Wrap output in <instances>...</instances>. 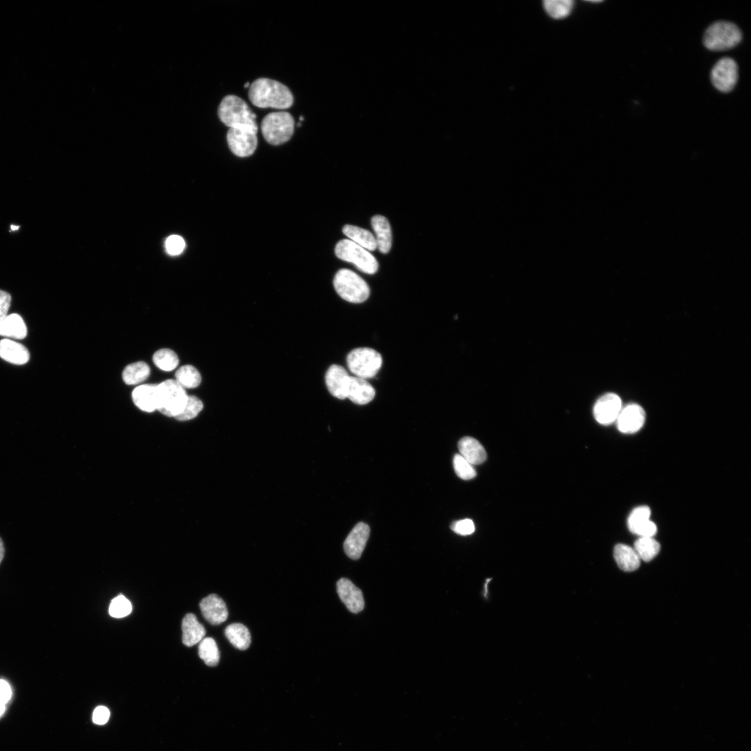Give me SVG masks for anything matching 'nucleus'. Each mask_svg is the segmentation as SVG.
Returning <instances> with one entry per match:
<instances>
[{
  "instance_id": "f257e3e1",
  "label": "nucleus",
  "mask_w": 751,
  "mask_h": 751,
  "mask_svg": "<svg viewBox=\"0 0 751 751\" xmlns=\"http://www.w3.org/2000/svg\"><path fill=\"white\" fill-rule=\"evenodd\" d=\"M248 97L259 108L286 109L291 106L293 97L284 84L267 78H259L250 85Z\"/></svg>"
},
{
  "instance_id": "f03ea898",
  "label": "nucleus",
  "mask_w": 751,
  "mask_h": 751,
  "mask_svg": "<svg viewBox=\"0 0 751 751\" xmlns=\"http://www.w3.org/2000/svg\"><path fill=\"white\" fill-rule=\"evenodd\" d=\"M218 115L227 127H246L257 131V124L247 103L236 95H227L221 101Z\"/></svg>"
},
{
  "instance_id": "7ed1b4c3",
  "label": "nucleus",
  "mask_w": 751,
  "mask_h": 751,
  "mask_svg": "<svg viewBox=\"0 0 751 751\" xmlns=\"http://www.w3.org/2000/svg\"><path fill=\"white\" fill-rule=\"evenodd\" d=\"M333 284L338 295L349 302H363L370 294L367 283L356 273L349 269L339 270L334 277Z\"/></svg>"
},
{
  "instance_id": "20e7f679",
  "label": "nucleus",
  "mask_w": 751,
  "mask_h": 751,
  "mask_svg": "<svg viewBox=\"0 0 751 751\" xmlns=\"http://www.w3.org/2000/svg\"><path fill=\"white\" fill-rule=\"evenodd\" d=\"M742 39V33L734 23L725 21L716 22L706 30L703 42L712 51H725L736 47Z\"/></svg>"
},
{
  "instance_id": "39448f33",
  "label": "nucleus",
  "mask_w": 751,
  "mask_h": 751,
  "mask_svg": "<svg viewBox=\"0 0 751 751\" xmlns=\"http://www.w3.org/2000/svg\"><path fill=\"white\" fill-rule=\"evenodd\" d=\"M294 120L288 112H273L266 115L261 122V131L265 140L277 145L286 143L294 131Z\"/></svg>"
},
{
  "instance_id": "423d86ee",
  "label": "nucleus",
  "mask_w": 751,
  "mask_h": 751,
  "mask_svg": "<svg viewBox=\"0 0 751 751\" xmlns=\"http://www.w3.org/2000/svg\"><path fill=\"white\" fill-rule=\"evenodd\" d=\"M188 395L175 380H167L157 385V407L160 412L175 417L184 409Z\"/></svg>"
},
{
  "instance_id": "0eeeda50",
  "label": "nucleus",
  "mask_w": 751,
  "mask_h": 751,
  "mask_svg": "<svg viewBox=\"0 0 751 751\" xmlns=\"http://www.w3.org/2000/svg\"><path fill=\"white\" fill-rule=\"evenodd\" d=\"M349 370L358 378L367 379L374 377L381 368L382 358L376 350L363 347L351 350L347 355Z\"/></svg>"
},
{
  "instance_id": "6e6552de",
  "label": "nucleus",
  "mask_w": 751,
  "mask_h": 751,
  "mask_svg": "<svg viewBox=\"0 0 751 751\" xmlns=\"http://www.w3.org/2000/svg\"><path fill=\"white\" fill-rule=\"evenodd\" d=\"M334 252L339 259L353 264L365 273L374 274L378 269L376 257L367 250L349 239L339 241L335 246Z\"/></svg>"
},
{
  "instance_id": "1a4fd4ad",
  "label": "nucleus",
  "mask_w": 751,
  "mask_h": 751,
  "mask_svg": "<svg viewBox=\"0 0 751 751\" xmlns=\"http://www.w3.org/2000/svg\"><path fill=\"white\" fill-rule=\"evenodd\" d=\"M257 132L252 129L242 127L229 128L227 134V140L232 153L240 157L252 154L257 145Z\"/></svg>"
},
{
  "instance_id": "9d476101",
  "label": "nucleus",
  "mask_w": 751,
  "mask_h": 751,
  "mask_svg": "<svg viewBox=\"0 0 751 751\" xmlns=\"http://www.w3.org/2000/svg\"><path fill=\"white\" fill-rule=\"evenodd\" d=\"M738 66L734 60L725 57L713 66L711 79L714 87L722 92L733 90L738 80Z\"/></svg>"
},
{
  "instance_id": "9b49d317",
  "label": "nucleus",
  "mask_w": 751,
  "mask_h": 751,
  "mask_svg": "<svg viewBox=\"0 0 751 751\" xmlns=\"http://www.w3.org/2000/svg\"><path fill=\"white\" fill-rule=\"evenodd\" d=\"M622 409L620 396L614 393H606L595 403L593 414L596 421L602 425H608L617 419Z\"/></svg>"
},
{
  "instance_id": "f8f14e48",
  "label": "nucleus",
  "mask_w": 751,
  "mask_h": 751,
  "mask_svg": "<svg viewBox=\"0 0 751 751\" xmlns=\"http://www.w3.org/2000/svg\"><path fill=\"white\" fill-rule=\"evenodd\" d=\"M617 426L623 433H634L643 426L645 420L644 409L636 403L629 404L621 409L617 417Z\"/></svg>"
},
{
  "instance_id": "ddd939ff",
  "label": "nucleus",
  "mask_w": 751,
  "mask_h": 751,
  "mask_svg": "<svg viewBox=\"0 0 751 751\" xmlns=\"http://www.w3.org/2000/svg\"><path fill=\"white\" fill-rule=\"evenodd\" d=\"M650 508L647 506L636 508L629 516V531L640 537H653L656 531V524L649 519Z\"/></svg>"
},
{
  "instance_id": "4468645a",
  "label": "nucleus",
  "mask_w": 751,
  "mask_h": 751,
  "mask_svg": "<svg viewBox=\"0 0 751 751\" xmlns=\"http://www.w3.org/2000/svg\"><path fill=\"white\" fill-rule=\"evenodd\" d=\"M350 378V376L343 366L338 364L331 365L325 376L329 392L339 399L346 398Z\"/></svg>"
},
{
  "instance_id": "2eb2a0df",
  "label": "nucleus",
  "mask_w": 751,
  "mask_h": 751,
  "mask_svg": "<svg viewBox=\"0 0 751 751\" xmlns=\"http://www.w3.org/2000/svg\"><path fill=\"white\" fill-rule=\"evenodd\" d=\"M337 591L350 612L357 613L364 609V600L362 590L351 581L346 578L340 579L337 583Z\"/></svg>"
},
{
  "instance_id": "dca6fc26",
  "label": "nucleus",
  "mask_w": 751,
  "mask_h": 751,
  "mask_svg": "<svg viewBox=\"0 0 751 751\" xmlns=\"http://www.w3.org/2000/svg\"><path fill=\"white\" fill-rule=\"evenodd\" d=\"M369 533V526L364 522H360L354 526L344 543L345 553L349 558L353 560L360 558Z\"/></svg>"
},
{
  "instance_id": "f3484780",
  "label": "nucleus",
  "mask_w": 751,
  "mask_h": 751,
  "mask_svg": "<svg viewBox=\"0 0 751 751\" xmlns=\"http://www.w3.org/2000/svg\"><path fill=\"white\" fill-rule=\"evenodd\" d=\"M200 608L203 617L211 624L224 622L228 611L224 601L215 594H211L202 599Z\"/></svg>"
},
{
  "instance_id": "a211bd4d",
  "label": "nucleus",
  "mask_w": 751,
  "mask_h": 751,
  "mask_svg": "<svg viewBox=\"0 0 751 751\" xmlns=\"http://www.w3.org/2000/svg\"><path fill=\"white\" fill-rule=\"evenodd\" d=\"M373 387L366 379L350 376L347 391V398L357 405H365L375 397Z\"/></svg>"
},
{
  "instance_id": "6ab92c4d",
  "label": "nucleus",
  "mask_w": 751,
  "mask_h": 751,
  "mask_svg": "<svg viewBox=\"0 0 751 751\" xmlns=\"http://www.w3.org/2000/svg\"><path fill=\"white\" fill-rule=\"evenodd\" d=\"M27 348L15 341L3 339L0 341V357L17 365L26 364L29 360Z\"/></svg>"
},
{
  "instance_id": "aec40b11",
  "label": "nucleus",
  "mask_w": 751,
  "mask_h": 751,
  "mask_svg": "<svg viewBox=\"0 0 751 751\" xmlns=\"http://www.w3.org/2000/svg\"><path fill=\"white\" fill-rule=\"evenodd\" d=\"M182 643L191 647L200 643L204 637L206 631L193 613L186 614L181 623Z\"/></svg>"
},
{
  "instance_id": "412c9836",
  "label": "nucleus",
  "mask_w": 751,
  "mask_h": 751,
  "mask_svg": "<svg viewBox=\"0 0 751 751\" xmlns=\"http://www.w3.org/2000/svg\"><path fill=\"white\" fill-rule=\"evenodd\" d=\"M458 447L460 454L472 465L482 464L486 460V451L475 438L462 437L458 442Z\"/></svg>"
},
{
  "instance_id": "4be33fe9",
  "label": "nucleus",
  "mask_w": 751,
  "mask_h": 751,
  "mask_svg": "<svg viewBox=\"0 0 751 751\" xmlns=\"http://www.w3.org/2000/svg\"><path fill=\"white\" fill-rule=\"evenodd\" d=\"M134 404L141 410L151 412L157 407V385H143L132 392Z\"/></svg>"
},
{
  "instance_id": "5701e85b",
  "label": "nucleus",
  "mask_w": 751,
  "mask_h": 751,
  "mask_svg": "<svg viewBox=\"0 0 751 751\" xmlns=\"http://www.w3.org/2000/svg\"><path fill=\"white\" fill-rule=\"evenodd\" d=\"M371 226L375 233L377 248L383 253H387L391 247L392 236L391 230L388 220L380 215H376L371 218Z\"/></svg>"
},
{
  "instance_id": "b1692460",
  "label": "nucleus",
  "mask_w": 751,
  "mask_h": 751,
  "mask_svg": "<svg viewBox=\"0 0 751 751\" xmlns=\"http://www.w3.org/2000/svg\"><path fill=\"white\" fill-rule=\"evenodd\" d=\"M614 558L618 567L623 571L632 572L637 570L640 564V559L633 548L624 544L615 545L613 551Z\"/></svg>"
},
{
  "instance_id": "393cba45",
  "label": "nucleus",
  "mask_w": 751,
  "mask_h": 751,
  "mask_svg": "<svg viewBox=\"0 0 751 751\" xmlns=\"http://www.w3.org/2000/svg\"><path fill=\"white\" fill-rule=\"evenodd\" d=\"M27 334L26 324L17 314H12L0 318V335L22 339Z\"/></svg>"
},
{
  "instance_id": "a878e982",
  "label": "nucleus",
  "mask_w": 751,
  "mask_h": 751,
  "mask_svg": "<svg viewBox=\"0 0 751 751\" xmlns=\"http://www.w3.org/2000/svg\"><path fill=\"white\" fill-rule=\"evenodd\" d=\"M342 231L349 240L368 251H373L377 248L375 236L369 230L354 225H346L344 227Z\"/></svg>"
},
{
  "instance_id": "bb28decb",
  "label": "nucleus",
  "mask_w": 751,
  "mask_h": 751,
  "mask_svg": "<svg viewBox=\"0 0 751 751\" xmlns=\"http://www.w3.org/2000/svg\"><path fill=\"white\" fill-rule=\"evenodd\" d=\"M225 635L236 648L245 650L251 643V636L248 628L240 623H233L225 629Z\"/></svg>"
},
{
  "instance_id": "cd10ccee",
  "label": "nucleus",
  "mask_w": 751,
  "mask_h": 751,
  "mask_svg": "<svg viewBox=\"0 0 751 751\" xmlns=\"http://www.w3.org/2000/svg\"><path fill=\"white\" fill-rule=\"evenodd\" d=\"M150 374L149 366L144 362H137L124 368L122 378L127 385H136L145 381Z\"/></svg>"
},
{
  "instance_id": "c85d7f7f",
  "label": "nucleus",
  "mask_w": 751,
  "mask_h": 751,
  "mask_svg": "<svg viewBox=\"0 0 751 751\" xmlns=\"http://www.w3.org/2000/svg\"><path fill=\"white\" fill-rule=\"evenodd\" d=\"M660 544L652 537H640L634 543V550L640 559L652 560L660 551Z\"/></svg>"
},
{
  "instance_id": "c756f323",
  "label": "nucleus",
  "mask_w": 751,
  "mask_h": 751,
  "mask_svg": "<svg viewBox=\"0 0 751 751\" xmlns=\"http://www.w3.org/2000/svg\"><path fill=\"white\" fill-rule=\"evenodd\" d=\"M198 654L208 666H216L220 659V654L216 641L210 637L204 638L198 645Z\"/></svg>"
},
{
  "instance_id": "7c9ffc66",
  "label": "nucleus",
  "mask_w": 751,
  "mask_h": 751,
  "mask_svg": "<svg viewBox=\"0 0 751 751\" xmlns=\"http://www.w3.org/2000/svg\"><path fill=\"white\" fill-rule=\"evenodd\" d=\"M175 380L184 388L193 389L201 382L199 371L191 365L181 366L175 373Z\"/></svg>"
},
{
  "instance_id": "2f4dec72",
  "label": "nucleus",
  "mask_w": 751,
  "mask_h": 751,
  "mask_svg": "<svg viewBox=\"0 0 751 751\" xmlns=\"http://www.w3.org/2000/svg\"><path fill=\"white\" fill-rule=\"evenodd\" d=\"M543 6L547 13L552 18L559 19L567 17L571 13L574 1L571 0H546Z\"/></svg>"
},
{
  "instance_id": "473e14b6",
  "label": "nucleus",
  "mask_w": 751,
  "mask_h": 751,
  "mask_svg": "<svg viewBox=\"0 0 751 751\" xmlns=\"http://www.w3.org/2000/svg\"><path fill=\"white\" fill-rule=\"evenodd\" d=\"M152 359L154 364L165 371H170L175 369L179 364L177 354L173 350L167 348L157 350L154 354Z\"/></svg>"
},
{
  "instance_id": "72a5a7b5",
  "label": "nucleus",
  "mask_w": 751,
  "mask_h": 751,
  "mask_svg": "<svg viewBox=\"0 0 751 751\" xmlns=\"http://www.w3.org/2000/svg\"><path fill=\"white\" fill-rule=\"evenodd\" d=\"M131 602L122 595H119L111 600L108 608L111 616L115 618L124 617L131 613Z\"/></svg>"
},
{
  "instance_id": "f704fd0d",
  "label": "nucleus",
  "mask_w": 751,
  "mask_h": 751,
  "mask_svg": "<svg viewBox=\"0 0 751 751\" xmlns=\"http://www.w3.org/2000/svg\"><path fill=\"white\" fill-rule=\"evenodd\" d=\"M202 408L203 403L200 399L194 396H189L183 410L175 418L179 421L192 419L200 412Z\"/></svg>"
},
{
  "instance_id": "c9c22d12",
  "label": "nucleus",
  "mask_w": 751,
  "mask_h": 751,
  "mask_svg": "<svg viewBox=\"0 0 751 751\" xmlns=\"http://www.w3.org/2000/svg\"><path fill=\"white\" fill-rule=\"evenodd\" d=\"M453 468L457 476L463 480H470L476 476L473 465L460 454H455L453 460Z\"/></svg>"
},
{
  "instance_id": "e433bc0d",
  "label": "nucleus",
  "mask_w": 751,
  "mask_h": 751,
  "mask_svg": "<svg viewBox=\"0 0 751 751\" xmlns=\"http://www.w3.org/2000/svg\"><path fill=\"white\" fill-rule=\"evenodd\" d=\"M165 247L169 255H178L183 252L185 248V241L180 236L171 235L165 240Z\"/></svg>"
},
{
  "instance_id": "4c0bfd02",
  "label": "nucleus",
  "mask_w": 751,
  "mask_h": 751,
  "mask_svg": "<svg viewBox=\"0 0 751 751\" xmlns=\"http://www.w3.org/2000/svg\"><path fill=\"white\" fill-rule=\"evenodd\" d=\"M451 528L458 535H468L474 532L475 526L471 519H464L454 522L451 525Z\"/></svg>"
},
{
  "instance_id": "58836bf2",
  "label": "nucleus",
  "mask_w": 751,
  "mask_h": 751,
  "mask_svg": "<svg viewBox=\"0 0 751 751\" xmlns=\"http://www.w3.org/2000/svg\"><path fill=\"white\" fill-rule=\"evenodd\" d=\"M109 716L110 712L108 709L104 706H99L94 710L92 720L97 725H103L108 721Z\"/></svg>"
},
{
  "instance_id": "ea45409f",
  "label": "nucleus",
  "mask_w": 751,
  "mask_h": 751,
  "mask_svg": "<svg viewBox=\"0 0 751 751\" xmlns=\"http://www.w3.org/2000/svg\"><path fill=\"white\" fill-rule=\"evenodd\" d=\"M12 688L9 683L0 679V702L6 704L12 697Z\"/></svg>"
},
{
  "instance_id": "a19ab883",
  "label": "nucleus",
  "mask_w": 751,
  "mask_h": 751,
  "mask_svg": "<svg viewBox=\"0 0 751 751\" xmlns=\"http://www.w3.org/2000/svg\"><path fill=\"white\" fill-rule=\"evenodd\" d=\"M10 302V295L5 291L0 290V318L7 315Z\"/></svg>"
},
{
  "instance_id": "79ce46f5",
  "label": "nucleus",
  "mask_w": 751,
  "mask_h": 751,
  "mask_svg": "<svg viewBox=\"0 0 751 751\" xmlns=\"http://www.w3.org/2000/svg\"><path fill=\"white\" fill-rule=\"evenodd\" d=\"M5 555V547L2 539L0 538V564L3 559Z\"/></svg>"
},
{
  "instance_id": "37998d69",
  "label": "nucleus",
  "mask_w": 751,
  "mask_h": 751,
  "mask_svg": "<svg viewBox=\"0 0 751 751\" xmlns=\"http://www.w3.org/2000/svg\"><path fill=\"white\" fill-rule=\"evenodd\" d=\"M6 710V704L0 702V717L3 714Z\"/></svg>"
},
{
  "instance_id": "c03bdc74",
  "label": "nucleus",
  "mask_w": 751,
  "mask_h": 751,
  "mask_svg": "<svg viewBox=\"0 0 751 751\" xmlns=\"http://www.w3.org/2000/svg\"><path fill=\"white\" fill-rule=\"evenodd\" d=\"M18 227H17V226H13V225H11V228H12L11 229H12V230H15V229H18Z\"/></svg>"
},
{
  "instance_id": "a18cd8bd",
  "label": "nucleus",
  "mask_w": 751,
  "mask_h": 751,
  "mask_svg": "<svg viewBox=\"0 0 751 751\" xmlns=\"http://www.w3.org/2000/svg\"><path fill=\"white\" fill-rule=\"evenodd\" d=\"M249 86H250V83H249L248 82H246V83H245L244 84V87H245V88H248V87H249Z\"/></svg>"
},
{
  "instance_id": "49530a36",
  "label": "nucleus",
  "mask_w": 751,
  "mask_h": 751,
  "mask_svg": "<svg viewBox=\"0 0 751 751\" xmlns=\"http://www.w3.org/2000/svg\"><path fill=\"white\" fill-rule=\"evenodd\" d=\"M299 119H300V120H304V118H302V116H300V117L299 118Z\"/></svg>"
},
{
  "instance_id": "de8ad7c7",
  "label": "nucleus",
  "mask_w": 751,
  "mask_h": 751,
  "mask_svg": "<svg viewBox=\"0 0 751 751\" xmlns=\"http://www.w3.org/2000/svg\"><path fill=\"white\" fill-rule=\"evenodd\" d=\"M297 126H298V127H300V126H301V123L298 122V123L297 124Z\"/></svg>"
}]
</instances>
